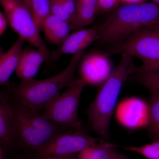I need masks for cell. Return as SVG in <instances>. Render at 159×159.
I'll return each instance as SVG.
<instances>
[{
    "instance_id": "ac0fdd59",
    "label": "cell",
    "mask_w": 159,
    "mask_h": 159,
    "mask_svg": "<svg viewBox=\"0 0 159 159\" xmlns=\"http://www.w3.org/2000/svg\"><path fill=\"white\" fill-rule=\"evenodd\" d=\"M148 102L149 108V122L147 128L151 136L159 140V91L150 90Z\"/></svg>"
},
{
    "instance_id": "603a6c76",
    "label": "cell",
    "mask_w": 159,
    "mask_h": 159,
    "mask_svg": "<svg viewBox=\"0 0 159 159\" xmlns=\"http://www.w3.org/2000/svg\"><path fill=\"white\" fill-rule=\"evenodd\" d=\"M120 3L118 0H97V14L106 13L116 9Z\"/></svg>"
},
{
    "instance_id": "7402d4cb",
    "label": "cell",
    "mask_w": 159,
    "mask_h": 159,
    "mask_svg": "<svg viewBox=\"0 0 159 159\" xmlns=\"http://www.w3.org/2000/svg\"><path fill=\"white\" fill-rule=\"evenodd\" d=\"M51 14L70 24L71 19L62 0H49Z\"/></svg>"
},
{
    "instance_id": "e575fe53",
    "label": "cell",
    "mask_w": 159,
    "mask_h": 159,
    "mask_svg": "<svg viewBox=\"0 0 159 159\" xmlns=\"http://www.w3.org/2000/svg\"></svg>"
},
{
    "instance_id": "9c48e42d",
    "label": "cell",
    "mask_w": 159,
    "mask_h": 159,
    "mask_svg": "<svg viewBox=\"0 0 159 159\" xmlns=\"http://www.w3.org/2000/svg\"><path fill=\"white\" fill-rule=\"evenodd\" d=\"M117 116L119 122L127 128L147 127L149 122L148 103L138 98L125 99L118 107Z\"/></svg>"
},
{
    "instance_id": "5b68a950",
    "label": "cell",
    "mask_w": 159,
    "mask_h": 159,
    "mask_svg": "<svg viewBox=\"0 0 159 159\" xmlns=\"http://www.w3.org/2000/svg\"><path fill=\"white\" fill-rule=\"evenodd\" d=\"M86 84L81 78H77L65 92L61 93L43 111L42 115L67 130H81V123L78 116V105Z\"/></svg>"
},
{
    "instance_id": "4316f807",
    "label": "cell",
    "mask_w": 159,
    "mask_h": 159,
    "mask_svg": "<svg viewBox=\"0 0 159 159\" xmlns=\"http://www.w3.org/2000/svg\"><path fill=\"white\" fill-rule=\"evenodd\" d=\"M8 20L6 17V15L2 12H0V35H2L5 33L7 28Z\"/></svg>"
},
{
    "instance_id": "d6a6232c",
    "label": "cell",
    "mask_w": 159,
    "mask_h": 159,
    "mask_svg": "<svg viewBox=\"0 0 159 159\" xmlns=\"http://www.w3.org/2000/svg\"><path fill=\"white\" fill-rule=\"evenodd\" d=\"M155 26H156V27H157V28H159V23H158V24H157V25H156Z\"/></svg>"
},
{
    "instance_id": "6da1fadb",
    "label": "cell",
    "mask_w": 159,
    "mask_h": 159,
    "mask_svg": "<svg viewBox=\"0 0 159 159\" xmlns=\"http://www.w3.org/2000/svg\"><path fill=\"white\" fill-rule=\"evenodd\" d=\"M84 56L83 51L74 54L68 65L61 72L47 79H34L21 81L17 85L8 87V93L13 99L41 114L77 78L75 73L77 66Z\"/></svg>"
},
{
    "instance_id": "d6986e66",
    "label": "cell",
    "mask_w": 159,
    "mask_h": 159,
    "mask_svg": "<svg viewBox=\"0 0 159 159\" xmlns=\"http://www.w3.org/2000/svg\"><path fill=\"white\" fill-rule=\"evenodd\" d=\"M31 11L35 24L41 31L44 22L51 14L49 0H31Z\"/></svg>"
},
{
    "instance_id": "d4e9b609",
    "label": "cell",
    "mask_w": 159,
    "mask_h": 159,
    "mask_svg": "<svg viewBox=\"0 0 159 159\" xmlns=\"http://www.w3.org/2000/svg\"><path fill=\"white\" fill-rule=\"evenodd\" d=\"M66 10L70 16L71 21L75 17L77 11L78 0H62Z\"/></svg>"
},
{
    "instance_id": "2e32d148",
    "label": "cell",
    "mask_w": 159,
    "mask_h": 159,
    "mask_svg": "<svg viewBox=\"0 0 159 159\" xmlns=\"http://www.w3.org/2000/svg\"><path fill=\"white\" fill-rule=\"evenodd\" d=\"M97 14V6L78 1L77 12L70 24L71 30L77 31L84 29L93 22Z\"/></svg>"
},
{
    "instance_id": "5bb4252c",
    "label": "cell",
    "mask_w": 159,
    "mask_h": 159,
    "mask_svg": "<svg viewBox=\"0 0 159 159\" xmlns=\"http://www.w3.org/2000/svg\"><path fill=\"white\" fill-rule=\"evenodd\" d=\"M25 41L19 37L6 52L0 56V84L6 85L19 64L22 46Z\"/></svg>"
},
{
    "instance_id": "ffe728a7",
    "label": "cell",
    "mask_w": 159,
    "mask_h": 159,
    "mask_svg": "<svg viewBox=\"0 0 159 159\" xmlns=\"http://www.w3.org/2000/svg\"><path fill=\"white\" fill-rule=\"evenodd\" d=\"M122 148L139 154L147 159H159V140L142 146H125Z\"/></svg>"
},
{
    "instance_id": "e0dca14e",
    "label": "cell",
    "mask_w": 159,
    "mask_h": 159,
    "mask_svg": "<svg viewBox=\"0 0 159 159\" xmlns=\"http://www.w3.org/2000/svg\"><path fill=\"white\" fill-rule=\"evenodd\" d=\"M117 146L102 140L97 145L78 153V159H113L117 152Z\"/></svg>"
},
{
    "instance_id": "f1b7e54d",
    "label": "cell",
    "mask_w": 159,
    "mask_h": 159,
    "mask_svg": "<svg viewBox=\"0 0 159 159\" xmlns=\"http://www.w3.org/2000/svg\"><path fill=\"white\" fill-rule=\"evenodd\" d=\"M78 2L91 4V5L97 6V0H78Z\"/></svg>"
},
{
    "instance_id": "8fae6325",
    "label": "cell",
    "mask_w": 159,
    "mask_h": 159,
    "mask_svg": "<svg viewBox=\"0 0 159 159\" xmlns=\"http://www.w3.org/2000/svg\"><path fill=\"white\" fill-rule=\"evenodd\" d=\"M15 124L14 109L8 93L0 96V144L5 148H16Z\"/></svg>"
},
{
    "instance_id": "9a60e30c",
    "label": "cell",
    "mask_w": 159,
    "mask_h": 159,
    "mask_svg": "<svg viewBox=\"0 0 159 159\" xmlns=\"http://www.w3.org/2000/svg\"><path fill=\"white\" fill-rule=\"evenodd\" d=\"M42 30L49 42L60 45L69 37L71 29L70 23L51 14L44 22Z\"/></svg>"
},
{
    "instance_id": "4dcf8cb0",
    "label": "cell",
    "mask_w": 159,
    "mask_h": 159,
    "mask_svg": "<svg viewBox=\"0 0 159 159\" xmlns=\"http://www.w3.org/2000/svg\"><path fill=\"white\" fill-rule=\"evenodd\" d=\"M31 0H24L26 5L28 6V7H29V9H30V10H31Z\"/></svg>"
},
{
    "instance_id": "8992f818",
    "label": "cell",
    "mask_w": 159,
    "mask_h": 159,
    "mask_svg": "<svg viewBox=\"0 0 159 159\" xmlns=\"http://www.w3.org/2000/svg\"><path fill=\"white\" fill-rule=\"evenodd\" d=\"M9 25L25 41L42 51L50 59L48 49L40 34L30 9L24 0H0Z\"/></svg>"
},
{
    "instance_id": "30bf717a",
    "label": "cell",
    "mask_w": 159,
    "mask_h": 159,
    "mask_svg": "<svg viewBox=\"0 0 159 159\" xmlns=\"http://www.w3.org/2000/svg\"><path fill=\"white\" fill-rule=\"evenodd\" d=\"M106 56L99 53H94L83 59L80 69V78L86 84H99L110 76V64Z\"/></svg>"
},
{
    "instance_id": "484cf974",
    "label": "cell",
    "mask_w": 159,
    "mask_h": 159,
    "mask_svg": "<svg viewBox=\"0 0 159 159\" xmlns=\"http://www.w3.org/2000/svg\"><path fill=\"white\" fill-rule=\"evenodd\" d=\"M145 72H159V62L137 67L136 73Z\"/></svg>"
},
{
    "instance_id": "7a4b0ae2",
    "label": "cell",
    "mask_w": 159,
    "mask_h": 159,
    "mask_svg": "<svg viewBox=\"0 0 159 159\" xmlns=\"http://www.w3.org/2000/svg\"><path fill=\"white\" fill-rule=\"evenodd\" d=\"M133 57L122 54L116 69L99 89L88 111L91 128L99 136H109L111 119L120 91L124 83L132 74L136 73Z\"/></svg>"
},
{
    "instance_id": "836d02e7",
    "label": "cell",
    "mask_w": 159,
    "mask_h": 159,
    "mask_svg": "<svg viewBox=\"0 0 159 159\" xmlns=\"http://www.w3.org/2000/svg\"><path fill=\"white\" fill-rule=\"evenodd\" d=\"M118 1H119V2H120V1H119V0H118Z\"/></svg>"
},
{
    "instance_id": "7c38bea8",
    "label": "cell",
    "mask_w": 159,
    "mask_h": 159,
    "mask_svg": "<svg viewBox=\"0 0 159 159\" xmlns=\"http://www.w3.org/2000/svg\"><path fill=\"white\" fill-rule=\"evenodd\" d=\"M99 39L97 29H84L75 31L63 43L60 48L53 53V58L62 54H75L82 52L96 40Z\"/></svg>"
},
{
    "instance_id": "1f68e13d",
    "label": "cell",
    "mask_w": 159,
    "mask_h": 159,
    "mask_svg": "<svg viewBox=\"0 0 159 159\" xmlns=\"http://www.w3.org/2000/svg\"><path fill=\"white\" fill-rule=\"evenodd\" d=\"M152 2L155 3L159 6V0H152Z\"/></svg>"
},
{
    "instance_id": "4fadbf2b",
    "label": "cell",
    "mask_w": 159,
    "mask_h": 159,
    "mask_svg": "<svg viewBox=\"0 0 159 159\" xmlns=\"http://www.w3.org/2000/svg\"><path fill=\"white\" fill-rule=\"evenodd\" d=\"M48 60L45 54L39 49H23L16 71L17 77L21 81L34 79L43 63Z\"/></svg>"
},
{
    "instance_id": "44dd1931",
    "label": "cell",
    "mask_w": 159,
    "mask_h": 159,
    "mask_svg": "<svg viewBox=\"0 0 159 159\" xmlns=\"http://www.w3.org/2000/svg\"><path fill=\"white\" fill-rule=\"evenodd\" d=\"M137 80L140 84L150 90L159 91V72L135 73Z\"/></svg>"
},
{
    "instance_id": "52a82bcc",
    "label": "cell",
    "mask_w": 159,
    "mask_h": 159,
    "mask_svg": "<svg viewBox=\"0 0 159 159\" xmlns=\"http://www.w3.org/2000/svg\"><path fill=\"white\" fill-rule=\"evenodd\" d=\"M109 54L138 57L142 61V65L159 62V28L153 26L140 30L119 43Z\"/></svg>"
},
{
    "instance_id": "ba28073f",
    "label": "cell",
    "mask_w": 159,
    "mask_h": 159,
    "mask_svg": "<svg viewBox=\"0 0 159 159\" xmlns=\"http://www.w3.org/2000/svg\"><path fill=\"white\" fill-rule=\"evenodd\" d=\"M96 139L80 130L63 133L34 153L39 156L66 155L78 154L85 148L99 144Z\"/></svg>"
},
{
    "instance_id": "277c9868",
    "label": "cell",
    "mask_w": 159,
    "mask_h": 159,
    "mask_svg": "<svg viewBox=\"0 0 159 159\" xmlns=\"http://www.w3.org/2000/svg\"><path fill=\"white\" fill-rule=\"evenodd\" d=\"M10 97L14 112L16 148L36 152L60 134L70 131Z\"/></svg>"
},
{
    "instance_id": "cb8c5ba5",
    "label": "cell",
    "mask_w": 159,
    "mask_h": 159,
    "mask_svg": "<svg viewBox=\"0 0 159 159\" xmlns=\"http://www.w3.org/2000/svg\"><path fill=\"white\" fill-rule=\"evenodd\" d=\"M19 159H78V154L66 155L39 156L34 152H29Z\"/></svg>"
},
{
    "instance_id": "3957f363",
    "label": "cell",
    "mask_w": 159,
    "mask_h": 159,
    "mask_svg": "<svg viewBox=\"0 0 159 159\" xmlns=\"http://www.w3.org/2000/svg\"><path fill=\"white\" fill-rule=\"evenodd\" d=\"M159 23V6L153 2L122 4L97 29L103 43L123 42L135 33Z\"/></svg>"
},
{
    "instance_id": "83f0119b",
    "label": "cell",
    "mask_w": 159,
    "mask_h": 159,
    "mask_svg": "<svg viewBox=\"0 0 159 159\" xmlns=\"http://www.w3.org/2000/svg\"><path fill=\"white\" fill-rule=\"evenodd\" d=\"M123 4H140L146 2V0H119Z\"/></svg>"
},
{
    "instance_id": "f546056e",
    "label": "cell",
    "mask_w": 159,
    "mask_h": 159,
    "mask_svg": "<svg viewBox=\"0 0 159 159\" xmlns=\"http://www.w3.org/2000/svg\"><path fill=\"white\" fill-rule=\"evenodd\" d=\"M113 159H130L122 153L117 151Z\"/></svg>"
}]
</instances>
